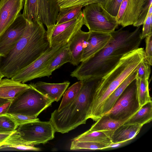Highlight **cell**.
<instances>
[{
	"instance_id": "6da1fadb",
	"label": "cell",
	"mask_w": 152,
	"mask_h": 152,
	"mask_svg": "<svg viewBox=\"0 0 152 152\" xmlns=\"http://www.w3.org/2000/svg\"><path fill=\"white\" fill-rule=\"evenodd\" d=\"M123 28L111 33L107 45L93 57L81 62L70 76L79 80L102 77L113 70L125 54L139 48L142 40L140 26L132 32Z\"/></svg>"
},
{
	"instance_id": "7a4b0ae2",
	"label": "cell",
	"mask_w": 152,
	"mask_h": 152,
	"mask_svg": "<svg viewBox=\"0 0 152 152\" xmlns=\"http://www.w3.org/2000/svg\"><path fill=\"white\" fill-rule=\"evenodd\" d=\"M50 47L47 31L39 21L28 22L25 31L14 47L0 56V72L11 79L18 71L35 60Z\"/></svg>"
},
{
	"instance_id": "3957f363",
	"label": "cell",
	"mask_w": 152,
	"mask_h": 152,
	"mask_svg": "<svg viewBox=\"0 0 152 152\" xmlns=\"http://www.w3.org/2000/svg\"><path fill=\"white\" fill-rule=\"evenodd\" d=\"M102 77H91L82 80V85L76 97L61 110H55L49 121L56 132L64 134L89 119L90 110L96 87Z\"/></svg>"
},
{
	"instance_id": "277c9868",
	"label": "cell",
	"mask_w": 152,
	"mask_h": 152,
	"mask_svg": "<svg viewBox=\"0 0 152 152\" xmlns=\"http://www.w3.org/2000/svg\"><path fill=\"white\" fill-rule=\"evenodd\" d=\"M143 48H138L125 54L117 65L102 77L97 85L91 106L89 118L96 121L102 116L105 101L145 58Z\"/></svg>"
},
{
	"instance_id": "5b68a950",
	"label": "cell",
	"mask_w": 152,
	"mask_h": 152,
	"mask_svg": "<svg viewBox=\"0 0 152 152\" xmlns=\"http://www.w3.org/2000/svg\"><path fill=\"white\" fill-rule=\"evenodd\" d=\"M54 102L30 86L12 101L7 113L37 117Z\"/></svg>"
},
{
	"instance_id": "8992f818",
	"label": "cell",
	"mask_w": 152,
	"mask_h": 152,
	"mask_svg": "<svg viewBox=\"0 0 152 152\" xmlns=\"http://www.w3.org/2000/svg\"><path fill=\"white\" fill-rule=\"evenodd\" d=\"M60 9L58 0H25L22 15L29 23L37 20L45 25L48 33L56 24Z\"/></svg>"
},
{
	"instance_id": "52a82bcc",
	"label": "cell",
	"mask_w": 152,
	"mask_h": 152,
	"mask_svg": "<svg viewBox=\"0 0 152 152\" xmlns=\"http://www.w3.org/2000/svg\"><path fill=\"white\" fill-rule=\"evenodd\" d=\"M85 7L82 11L83 21L89 31L110 34L118 28L116 18L109 14L101 4L94 3Z\"/></svg>"
},
{
	"instance_id": "ba28073f",
	"label": "cell",
	"mask_w": 152,
	"mask_h": 152,
	"mask_svg": "<svg viewBox=\"0 0 152 152\" xmlns=\"http://www.w3.org/2000/svg\"><path fill=\"white\" fill-rule=\"evenodd\" d=\"M140 107L137 95L135 79L126 88L112 108L105 114L113 120L125 122Z\"/></svg>"
},
{
	"instance_id": "9c48e42d",
	"label": "cell",
	"mask_w": 152,
	"mask_h": 152,
	"mask_svg": "<svg viewBox=\"0 0 152 152\" xmlns=\"http://www.w3.org/2000/svg\"><path fill=\"white\" fill-rule=\"evenodd\" d=\"M16 130L24 140L34 146L45 144L53 139L56 132L50 121L39 120L21 125Z\"/></svg>"
},
{
	"instance_id": "30bf717a",
	"label": "cell",
	"mask_w": 152,
	"mask_h": 152,
	"mask_svg": "<svg viewBox=\"0 0 152 152\" xmlns=\"http://www.w3.org/2000/svg\"><path fill=\"white\" fill-rule=\"evenodd\" d=\"M67 43L64 42L54 47H49L37 59L18 71L11 79L24 83L36 78V76L50 64L62 47Z\"/></svg>"
},
{
	"instance_id": "8fae6325",
	"label": "cell",
	"mask_w": 152,
	"mask_h": 152,
	"mask_svg": "<svg viewBox=\"0 0 152 152\" xmlns=\"http://www.w3.org/2000/svg\"><path fill=\"white\" fill-rule=\"evenodd\" d=\"M84 25L81 10L75 18L67 22L56 24L47 33L50 47H53L64 42L68 43L71 37Z\"/></svg>"
},
{
	"instance_id": "7c38bea8",
	"label": "cell",
	"mask_w": 152,
	"mask_h": 152,
	"mask_svg": "<svg viewBox=\"0 0 152 152\" xmlns=\"http://www.w3.org/2000/svg\"><path fill=\"white\" fill-rule=\"evenodd\" d=\"M28 21L20 13L12 24L0 36V56H5L23 36Z\"/></svg>"
},
{
	"instance_id": "4fadbf2b",
	"label": "cell",
	"mask_w": 152,
	"mask_h": 152,
	"mask_svg": "<svg viewBox=\"0 0 152 152\" xmlns=\"http://www.w3.org/2000/svg\"><path fill=\"white\" fill-rule=\"evenodd\" d=\"M145 0H123L116 19L123 28L137 23Z\"/></svg>"
},
{
	"instance_id": "5bb4252c",
	"label": "cell",
	"mask_w": 152,
	"mask_h": 152,
	"mask_svg": "<svg viewBox=\"0 0 152 152\" xmlns=\"http://www.w3.org/2000/svg\"><path fill=\"white\" fill-rule=\"evenodd\" d=\"M23 5V0H0V36L20 13Z\"/></svg>"
},
{
	"instance_id": "9a60e30c",
	"label": "cell",
	"mask_w": 152,
	"mask_h": 152,
	"mask_svg": "<svg viewBox=\"0 0 152 152\" xmlns=\"http://www.w3.org/2000/svg\"><path fill=\"white\" fill-rule=\"evenodd\" d=\"M87 44L82 54L81 62L93 57L103 49L110 39L111 34L90 31Z\"/></svg>"
},
{
	"instance_id": "2e32d148",
	"label": "cell",
	"mask_w": 152,
	"mask_h": 152,
	"mask_svg": "<svg viewBox=\"0 0 152 152\" xmlns=\"http://www.w3.org/2000/svg\"><path fill=\"white\" fill-rule=\"evenodd\" d=\"M89 35V32L78 30L68 42L71 57L70 63L74 66L81 62L83 53L86 47Z\"/></svg>"
},
{
	"instance_id": "e0dca14e",
	"label": "cell",
	"mask_w": 152,
	"mask_h": 152,
	"mask_svg": "<svg viewBox=\"0 0 152 152\" xmlns=\"http://www.w3.org/2000/svg\"><path fill=\"white\" fill-rule=\"evenodd\" d=\"M70 84L66 81L60 83H49L38 81L29 85L50 99L59 101Z\"/></svg>"
},
{
	"instance_id": "ac0fdd59",
	"label": "cell",
	"mask_w": 152,
	"mask_h": 152,
	"mask_svg": "<svg viewBox=\"0 0 152 152\" xmlns=\"http://www.w3.org/2000/svg\"><path fill=\"white\" fill-rule=\"evenodd\" d=\"M143 126L137 124H123L114 132L111 137L113 144L118 145L134 138Z\"/></svg>"
},
{
	"instance_id": "d6986e66",
	"label": "cell",
	"mask_w": 152,
	"mask_h": 152,
	"mask_svg": "<svg viewBox=\"0 0 152 152\" xmlns=\"http://www.w3.org/2000/svg\"><path fill=\"white\" fill-rule=\"evenodd\" d=\"M30 86L24 83L5 78L0 81V98L12 101L20 93Z\"/></svg>"
},
{
	"instance_id": "ffe728a7",
	"label": "cell",
	"mask_w": 152,
	"mask_h": 152,
	"mask_svg": "<svg viewBox=\"0 0 152 152\" xmlns=\"http://www.w3.org/2000/svg\"><path fill=\"white\" fill-rule=\"evenodd\" d=\"M71 57L68 43L63 46L48 65L36 77V78L44 77H49L53 72L64 64L70 62Z\"/></svg>"
},
{
	"instance_id": "44dd1931",
	"label": "cell",
	"mask_w": 152,
	"mask_h": 152,
	"mask_svg": "<svg viewBox=\"0 0 152 152\" xmlns=\"http://www.w3.org/2000/svg\"><path fill=\"white\" fill-rule=\"evenodd\" d=\"M10 148L22 151H39V148L29 144L24 140L16 129L0 144V149Z\"/></svg>"
},
{
	"instance_id": "7402d4cb",
	"label": "cell",
	"mask_w": 152,
	"mask_h": 152,
	"mask_svg": "<svg viewBox=\"0 0 152 152\" xmlns=\"http://www.w3.org/2000/svg\"><path fill=\"white\" fill-rule=\"evenodd\" d=\"M136 68L119 86L105 101L102 108V116L111 110L117 99L126 88L136 79L137 75Z\"/></svg>"
},
{
	"instance_id": "603a6c76",
	"label": "cell",
	"mask_w": 152,
	"mask_h": 152,
	"mask_svg": "<svg viewBox=\"0 0 152 152\" xmlns=\"http://www.w3.org/2000/svg\"><path fill=\"white\" fill-rule=\"evenodd\" d=\"M113 133L107 131H93L88 130L72 140L77 142H92L111 145Z\"/></svg>"
},
{
	"instance_id": "cb8c5ba5",
	"label": "cell",
	"mask_w": 152,
	"mask_h": 152,
	"mask_svg": "<svg viewBox=\"0 0 152 152\" xmlns=\"http://www.w3.org/2000/svg\"><path fill=\"white\" fill-rule=\"evenodd\" d=\"M152 119V101L142 106L124 124H137L143 126L149 123Z\"/></svg>"
},
{
	"instance_id": "d4e9b609",
	"label": "cell",
	"mask_w": 152,
	"mask_h": 152,
	"mask_svg": "<svg viewBox=\"0 0 152 152\" xmlns=\"http://www.w3.org/2000/svg\"><path fill=\"white\" fill-rule=\"evenodd\" d=\"M124 122L113 120L105 114L97 120L89 130L93 131H107L113 134L115 130Z\"/></svg>"
},
{
	"instance_id": "484cf974",
	"label": "cell",
	"mask_w": 152,
	"mask_h": 152,
	"mask_svg": "<svg viewBox=\"0 0 152 152\" xmlns=\"http://www.w3.org/2000/svg\"><path fill=\"white\" fill-rule=\"evenodd\" d=\"M148 80L139 78L136 79L137 95L140 107L151 101L149 93Z\"/></svg>"
},
{
	"instance_id": "4316f807",
	"label": "cell",
	"mask_w": 152,
	"mask_h": 152,
	"mask_svg": "<svg viewBox=\"0 0 152 152\" xmlns=\"http://www.w3.org/2000/svg\"><path fill=\"white\" fill-rule=\"evenodd\" d=\"M83 7L77 5L60 8L56 19V24L69 21L77 17Z\"/></svg>"
},
{
	"instance_id": "83f0119b",
	"label": "cell",
	"mask_w": 152,
	"mask_h": 152,
	"mask_svg": "<svg viewBox=\"0 0 152 152\" xmlns=\"http://www.w3.org/2000/svg\"><path fill=\"white\" fill-rule=\"evenodd\" d=\"M82 85V81L79 80L72 84L65 91L60 105L58 109L59 111L71 102L79 94Z\"/></svg>"
},
{
	"instance_id": "f1b7e54d",
	"label": "cell",
	"mask_w": 152,
	"mask_h": 152,
	"mask_svg": "<svg viewBox=\"0 0 152 152\" xmlns=\"http://www.w3.org/2000/svg\"><path fill=\"white\" fill-rule=\"evenodd\" d=\"M111 145L92 142H77L72 140L70 149L73 150L83 149L102 150L110 148Z\"/></svg>"
},
{
	"instance_id": "f546056e",
	"label": "cell",
	"mask_w": 152,
	"mask_h": 152,
	"mask_svg": "<svg viewBox=\"0 0 152 152\" xmlns=\"http://www.w3.org/2000/svg\"><path fill=\"white\" fill-rule=\"evenodd\" d=\"M110 0H58L60 8L79 5L83 7L91 4L100 3L103 6Z\"/></svg>"
},
{
	"instance_id": "4dcf8cb0",
	"label": "cell",
	"mask_w": 152,
	"mask_h": 152,
	"mask_svg": "<svg viewBox=\"0 0 152 152\" xmlns=\"http://www.w3.org/2000/svg\"><path fill=\"white\" fill-rule=\"evenodd\" d=\"M17 128L15 123L10 118L4 114L0 115V133L13 132Z\"/></svg>"
},
{
	"instance_id": "1f68e13d",
	"label": "cell",
	"mask_w": 152,
	"mask_h": 152,
	"mask_svg": "<svg viewBox=\"0 0 152 152\" xmlns=\"http://www.w3.org/2000/svg\"><path fill=\"white\" fill-rule=\"evenodd\" d=\"M3 114L12 119L15 123L17 128L21 125L39 120L37 117L19 114L7 113Z\"/></svg>"
},
{
	"instance_id": "d6a6232c",
	"label": "cell",
	"mask_w": 152,
	"mask_h": 152,
	"mask_svg": "<svg viewBox=\"0 0 152 152\" xmlns=\"http://www.w3.org/2000/svg\"><path fill=\"white\" fill-rule=\"evenodd\" d=\"M143 26L140 34V38L142 40L152 34V4L150 6L146 18L143 24Z\"/></svg>"
},
{
	"instance_id": "836d02e7",
	"label": "cell",
	"mask_w": 152,
	"mask_h": 152,
	"mask_svg": "<svg viewBox=\"0 0 152 152\" xmlns=\"http://www.w3.org/2000/svg\"><path fill=\"white\" fill-rule=\"evenodd\" d=\"M151 66L144 59L139 64L136 68V78L148 80L151 72Z\"/></svg>"
},
{
	"instance_id": "e575fe53",
	"label": "cell",
	"mask_w": 152,
	"mask_h": 152,
	"mask_svg": "<svg viewBox=\"0 0 152 152\" xmlns=\"http://www.w3.org/2000/svg\"><path fill=\"white\" fill-rule=\"evenodd\" d=\"M123 0H110L103 6L111 15L116 17Z\"/></svg>"
},
{
	"instance_id": "d590c367",
	"label": "cell",
	"mask_w": 152,
	"mask_h": 152,
	"mask_svg": "<svg viewBox=\"0 0 152 152\" xmlns=\"http://www.w3.org/2000/svg\"><path fill=\"white\" fill-rule=\"evenodd\" d=\"M145 49L144 60L150 65H152V34L145 37Z\"/></svg>"
},
{
	"instance_id": "8d00e7d4",
	"label": "cell",
	"mask_w": 152,
	"mask_h": 152,
	"mask_svg": "<svg viewBox=\"0 0 152 152\" xmlns=\"http://www.w3.org/2000/svg\"><path fill=\"white\" fill-rule=\"evenodd\" d=\"M152 4V0H145L142 9L136 23L133 25L138 27L142 25L146 18L150 6Z\"/></svg>"
},
{
	"instance_id": "74e56055",
	"label": "cell",
	"mask_w": 152,
	"mask_h": 152,
	"mask_svg": "<svg viewBox=\"0 0 152 152\" xmlns=\"http://www.w3.org/2000/svg\"><path fill=\"white\" fill-rule=\"evenodd\" d=\"M11 102L9 101L0 106V115L7 113Z\"/></svg>"
},
{
	"instance_id": "f35d334b",
	"label": "cell",
	"mask_w": 152,
	"mask_h": 152,
	"mask_svg": "<svg viewBox=\"0 0 152 152\" xmlns=\"http://www.w3.org/2000/svg\"><path fill=\"white\" fill-rule=\"evenodd\" d=\"M12 132L0 133V144L3 142Z\"/></svg>"
},
{
	"instance_id": "ab89813d",
	"label": "cell",
	"mask_w": 152,
	"mask_h": 152,
	"mask_svg": "<svg viewBox=\"0 0 152 152\" xmlns=\"http://www.w3.org/2000/svg\"><path fill=\"white\" fill-rule=\"evenodd\" d=\"M9 101L7 99L0 98V106Z\"/></svg>"
},
{
	"instance_id": "60d3db41",
	"label": "cell",
	"mask_w": 152,
	"mask_h": 152,
	"mask_svg": "<svg viewBox=\"0 0 152 152\" xmlns=\"http://www.w3.org/2000/svg\"><path fill=\"white\" fill-rule=\"evenodd\" d=\"M4 77L2 73L0 72V81L2 79L3 77Z\"/></svg>"
}]
</instances>
